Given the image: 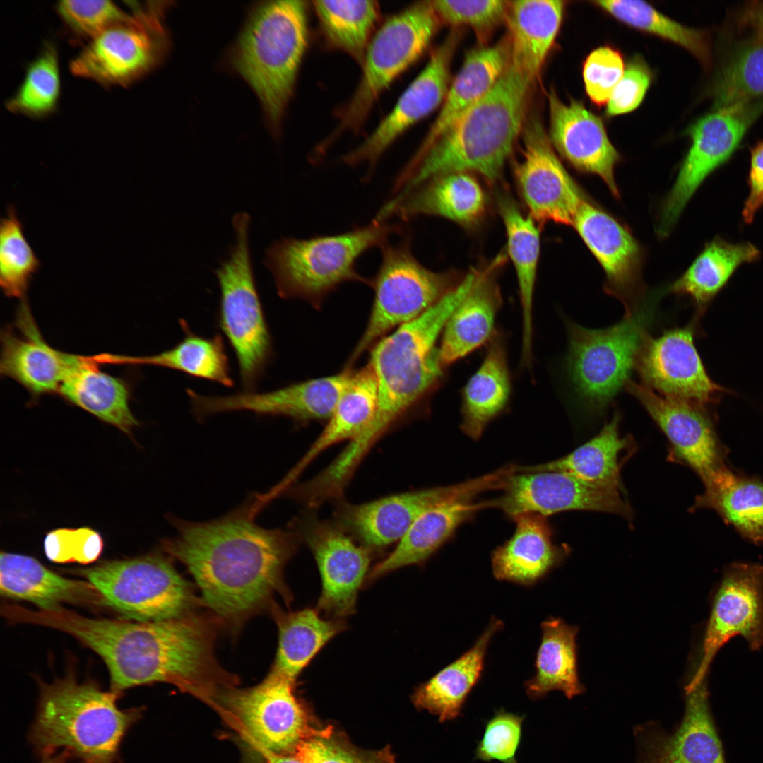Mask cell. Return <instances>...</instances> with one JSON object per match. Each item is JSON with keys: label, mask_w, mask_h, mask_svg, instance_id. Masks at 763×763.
Returning a JSON list of instances; mask_svg holds the SVG:
<instances>
[{"label": "cell", "mask_w": 763, "mask_h": 763, "mask_svg": "<svg viewBox=\"0 0 763 763\" xmlns=\"http://www.w3.org/2000/svg\"><path fill=\"white\" fill-rule=\"evenodd\" d=\"M24 622L54 628L85 644L105 663L111 691L168 682L211 699L230 678L214 655V628L190 614L156 622L91 618L59 608L25 609Z\"/></svg>", "instance_id": "cell-1"}, {"label": "cell", "mask_w": 763, "mask_h": 763, "mask_svg": "<svg viewBox=\"0 0 763 763\" xmlns=\"http://www.w3.org/2000/svg\"><path fill=\"white\" fill-rule=\"evenodd\" d=\"M254 510L247 504L204 522L173 516L175 536L162 543L193 576L203 603L231 623L264 608L283 588V567L296 548V533L258 526Z\"/></svg>", "instance_id": "cell-2"}, {"label": "cell", "mask_w": 763, "mask_h": 763, "mask_svg": "<svg viewBox=\"0 0 763 763\" xmlns=\"http://www.w3.org/2000/svg\"><path fill=\"white\" fill-rule=\"evenodd\" d=\"M475 282V276L468 274L435 304L398 326L370 349L368 365L377 379V406L365 430L343 449V456L349 463L360 464L390 428L439 385L445 368L440 362L437 340Z\"/></svg>", "instance_id": "cell-3"}, {"label": "cell", "mask_w": 763, "mask_h": 763, "mask_svg": "<svg viewBox=\"0 0 763 763\" xmlns=\"http://www.w3.org/2000/svg\"><path fill=\"white\" fill-rule=\"evenodd\" d=\"M532 83L509 63L494 87L403 170L401 192L451 172H475L496 180L523 129Z\"/></svg>", "instance_id": "cell-4"}, {"label": "cell", "mask_w": 763, "mask_h": 763, "mask_svg": "<svg viewBox=\"0 0 763 763\" xmlns=\"http://www.w3.org/2000/svg\"><path fill=\"white\" fill-rule=\"evenodd\" d=\"M40 697L28 740L42 758L63 748L84 763H117L121 743L141 718L142 709L121 710V694L106 692L73 674L39 682Z\"/></svg>", "instance_id": "cell-5"}, {"label": "cell", "mask_w": 763, "mask_h": 763, "mask_svg": "<svg viewBox=\"0 0 763 763\" xmlns=\"http://www.w3.org/2000/svg\"><path fill=\"white\" fill-rule=\"evenodd\" d=\"M307 4L272 1L252 13L232 52V64L259 97L277 131L308 46Z\"/></svg>", "instance_id": "cell-6"}, {"label": "cell", "mask_w": 763, "mask_h": 763, "mask_svg": "<svg viewBox=\"0 0 763 763\" xmlns=\"http://www.w3.org/2000/svg\"><path fill=\"white\" fill-rule=\"evenodd\" d=\"M378 215L369 224L331 235L307 239L283 237L266 250L264 263L271 271L278 295L300 298L319 307L329 293L347 282L371 285L357 262L367 251L387 242L398 226Z\"/></svg>", "instance_id": "cell-7"}, {"label": "cell", "mask_w": 763, "mask_h": 763, "mask_svg": "<svg viewBox=\"0 0 763 763\" xmlns=\"http://www.w3.org/2000/svg\"><path fill=\"white\" fill-rule=\"evenodd\" d=\"M249 223L246 213L233 217L236 242L215 275L220 291L218 325L235 353L244 391H254L273 350L252 269Z\"/></svg>", "instance_id": "cell-8"}, {"label": "cell", "mask_w": 763, "mask_h": 763, "mask_svg": "<svg viewBox=\"0 0 763 763\" xmlns=\"http://www.w3.org/2000/svg\"><path fill=\"white\" fill-rule=\"evenodd\" d=\"M440 20L430 1L408 6L374 32L362 64V76L350 100L338 112L339 124L323 142L325 149L343 132L362 128L379 96L425 52Z\"/></svg>", "instance_id": "cell-9"}, {"label": "cell", "mask_w": 763, "mask_h": 763, "mask_svg": "<svg viewBox=\"0 0 763 763\" xmlns=\"http://www.w3.org/2000/svg\"><path fill=\"white\" fill-rule=\"evenodd\" d=\"M654 312V304H643L602 329L569 323L567 369L577 392L593 409L604 408L625 386Z\"/></svg>", "instance_id": "cell-10"}, {"label": "cell", "mask_w": 763, "mask_h": 763, "mask_svg": "<svg viewBox=\"0 0 763 763\" xmlns=\"http://www.w3.org/2000/svg\"><path fill=\"white\" fill-rule=\"evenodd\" d=\"M107 605L136 621L156 622L191 614L196 600L187 581L158 554L102 562L79 569Z\"/></svg>", "instance_id": "cell-11"}, {"label": "cell", "mask_w": 763, "mask_h": 763, "mask_svg": "<svg viewBox=\"0 0 763 763\" xmlns=\"http://www.w3.org/2000/svg\"><path fill=\"white\" fill-rule=\"evenodd\" d=\"M381 249L382 262L371 284L374 296L369 317L346 367L351 368L389 331L420 316L459 284L421 265L406 241L386 242Z\"/></svg>", "instance_id": "cell-12"}, {"label": "cell", "mask_w": 763, "mask_h": 763, "mask_svg": "<svg viewBox=\"0 0 763 763\" xmlns=\"http://www.w3.org/2000/svg\"><path fill=\"white\" fill-rule=\"evenodd\" d=\"M133 14L90 40L70 62L73 75L110 86H129L163 60L168 50L163 5L129 2Z\"/></svg>", "instance_id": "cell-13"}, {"label": "cell", "mask_w": 763, "mask_h": 763, "mask_svg": "<svg viewBox=\"0 0 763 763\" xmlns=\"http://www.w3.org/2000/svg\"><path fill=\"white\" fill-rule=\"evenodd\" d=\"M295 682L270 671L247 689L224 688L217 696L236 719L242 733L266 755L295 752L306 740L327 733L319 728L294 693Z\"/></svg>", "instance_id": "cell-14"}, {"label": "cell", "mask_w": 763, "mask_h": 763, "mask_svg": "<svg viewBox=\"0 0 763 763\" xmlns=\"http://www.w3.org/2000/svg\"><path fill=\"white\" fill-rule=\"evenodd\" d=\"M506 471L459 483L409 491L371 502L352 504L342 501L336 510L335 523L356 537L367 548H382L398 543L417 519L429 509L444 503L473 499L480 493L501 490Z\"/></svg>", "instance_id": "cell-15"}, {"label": "cell", "mask_w": 763, "mask_h": 763, "mask_svg": "<svg viewBox=\"0 0 763 763\" xmlns=\"http://www.w3.org/2000/svg\"><path fill=\"white\" fill-rule=\"evenodd\" d=\"M763 112V102L714 109L687 130L690 148L661 207V237L668 235L704 179L738 148L747 129Z\"/></svg>", "instance_id": "cell-16"}, {"label": "cell", "mask_w": 763, "mask_h": 763, "mask_svg": "<svg viewBox=\"0 0 763 763\" xmlns=\"http://www.w3.org/2000/svg\"><path fill=\"white\" fill-rule=\"evenodd\" d=\"M736 636L744 638L752 651L763 646V567L759 564L733 563L724 569L688 680L697 682L707 678L718 651Z\"/></svg>", "instance_id": "cell-17"}, {"label": "cell", "mask_w": 763, "mask_h": 763, "mask_svg": "<svg viewBox=\"0 0 763 763\" xmlns=\"http://www.w3.org/2000/svg\"><path fill=\"white\" fill-rule=\"evenodd\" d=\"M352 368L329 377L308 379L266 392L246 391L205 396L187 389L192 413L198 419L223 413L247 411L284 416L297 421L328 420L353 374Z\"/></svg>", "instance_id": "cell-18"}, {"label": "cell", "mask_w": 763, "mask_h": 763, "mask_svg": "<svg viewBox=\"0 0 763 763\" xmlns=\"http://www.w3.org/2000/svg\"><path fill=\"white\" fill-rule=\"evenodd\" d=\"M636 763H726L711 714L707 678L685 686V711L673 732L657 721L637 725Z\"/></svg>", "instance_id": "cell-19"}, {"label": "cell", "mask_w": 763, "mask_h": 763, "mask_svg": "<svg viewBox=\"0 0 763 763\" xmlns=\"http://www.w3.org/2000/svg\"><path fill=\"white\" fill-rule=\"evenodd\" d=\"M503 493L487 500L488 508L508 516L526 512L544 516L568 510H591L632 518V510L620 492L598 489L561 471L519 472L510 475Z\"/></svg>", "instance_id": "cell-20"}, {"label": "cell", "mask_w": 763, "mask_h": 763, "mask_svg": "<svg viewBox=\"0 0 763 763\" xmlns=\"http://www.w3.org/2000/svg\"><path fill=\"white\" fill-rule=\"evenodd\" d=\"M523 157L515 175L531 217L573 225L586 199L556 156L537 117L522 129Z\"/></svg>", "instance_id": "cell-21"}, {"label": "cell", "mask_w": 763, "mask_h": 763, "mask_svg": "<svg viewBox=\"0 0 763 763\" xmlns=\"http://www.w3.org/2000/svg\"><path fill=\"white\" fill-rule=\"evenodd\" d=\"M296 531L310 548L321 574L318 606L336 617L350 615L370 563L368 548L355 543L336 523L308 515Z\"/></svg>", "instance_id": "cell-22"}, {"label": "cell", "mask_w": 763, "mask_h": 763, "mask_svg": "<svg viewBox=\"0 0 763 763\" xmlns=\"http://www.w3.org/2000/svg\"><path fill=\"white\" fill-rule=\"evenodd\" d=\"M458 41L451 33L434 50L428 63L403 92L390 112L360 145L342 158L350 166L373 168L386 150L410 126L434 111L449 88V68Z\"/></svg>", "instance_id": "cell-23"}, {"label": "cell", "mask_w": 763, "mask_h": 763, "mask_svg": "<svg viewBox=\"0 0 763 763\" xmlns=\"http://www.w3.org/2000/svg\"><path fill=\"white\" fill-rule=\"evenodd\" d=\"M635 367L644 385L665 396L697 406L710 402L720 389L709 377L693 341L691 326L647 336Z\"/></svg>", "instance_id": "cell-24"}, {"label": "cell", "mask_w": 763, "mask_h": 763, "mask_svg": "<svg viewBox=\"0 0 763 763\" xmlns=\"http://www.w3.org/2000/svg\"><path fill=\"white\" fill-rule=\"evenodd\" d=\"M625 387L665 433L675 454L694 470L704 484L727 468L723 446L699 406L658 394L630 379Z\"/></svg>", "instance_id": "cell-25"}, {"label": "cell", "mask_w": 763, "mask_h": 763, "mask_svg": "<svg viewBox=\"0 0 763 763\" xmlns=\"http://www.w3.org/2000/svg\"><path fill=\"white\" fill-rule=\"evenodd\" d=\"M0 373L24 387L32 399L55 394L78 355L57 350L42 336L26 301L13 325L1 332Z\"/></svg>", "instance_id": "cell-26"}, {"label": "cell", "mask_w": 763, "mask_h": 763, "mask_svg": "<svg viewBox=\"0 0 763 763\" xmlns=\"http://www.w3.org/2000/svg\"><path fill=\"white\" fill-rule=\"evenodd\" d=\"M606 276L605 291L625 307V317L640 306L641 252L632 235L611 215L586 199L573 225Z\"/></svg>", "instance_id": "cell-27"}, {"label": "cell", "mask_w": 763, "mask_h": 763, "mask_svg": "<svg viewBox=\"0 0 763 763\" xmlns=\"http://www.w3.org/2000/svg\"><path fill=\"white\" fill-rule=\"evenodd\" d=\"M548 98L553 145L572 166L598 176L619 198L614 171L620 155L601 119L579 101L564 102L554 90Z\"/></svg>", "instance_id": "cell-28"}, {"label": "cell", "mask_w": 763, "mask_h": 763, "mask_svg": "<svg viewBox=\"0 0 763 763\" xmlns=\"http://www.w3.org/2000/svg\"><path fill=\"white\" fill-rule=\"evenodd\" d=\"M512 519L514 534L492 551V574L497 580L530 587L563 562L567 548L553 543L545 516L526 512Z\"/></svg>", "instance_id": "cell-29"}, {"label": "cell", "mask_w": 763, "mask_h": 763, "mask_svg": "<svg viewBox=\"0 0 763 763\" xmlns=\"http://www.w3.org/2000/svg\"><path fill=\"white\" fill-rule=\"evenodd\" d=\"M1 594L33 603L39 610L58 609L62 603L106 605L88 581L64 578L30 556L1 552Z\"/></svg>", "instance_id": "cell-30"}, {"label": "cell", "mask_w": 763, "mask_h": 763, "mask_svg": "<svg viewBox=\"0 0 763 763\" xmlns=\"http://www.w3.org/2000/svg\"><path fill=\"white\" fill-rule=\"evenodd\" d=\"M486 197L479 182L469 172H457L433 177L417 187L400 193L381 211L387 217L403 219L417 215H439L469 225L483 213Z\"/></svg>", "instance_id": "cell-31"}, {"label": "cell", "mask_w": 763, "mask_h": 763, "mask_svg": "<svg viewBox=\"0 0 763 763\" xmlns=\"http://www.w3.org/2000/svg\"><path fill=\"white\" fill-rule=\"evenodd\" d=\"M93 356L78 355L58 394L68 403L126 434L139 425L130 408L131 389L98 367Z\"/></svg>", "instance_id": "cell-32"}, {"label": "cell", "mask_w": 763, "mask_h": 763, "mask_svg": "<svg viewBox=\"0 0 763 763\" xmlns=\"http://www.w3.org/2000/svg\"><path fill=\"white\" fill-rule=\"evenodd\" d=\"M503 626L502 620L492 617L466 652L415 689L413 694L415 706L437 716L441 723L457 718L481 677L490 641Z\"/></svg>", "instance_id": "cell-33"}, {"label": "cell", "mask_w": 763, "mask_h": 763, "mask_svg": "<svg viewBox=\"0 0 763 763\" xmlns=\"http://www.w3.org/2000/svg\"><path fill=\"white\" fill-rule=\"evenodd\" d=\"M509 59V40L473 49L466 55L448 88L439 114L413 160L418 159L463 112L494 87L508 66Z\"/></svg>", "instance_id": "cell-34"}, {"label": "cell", "mask_w": 763, "mask_h": 763, "mask_svg": "<svg viewBox=\"0 0 763 763\" xmlns=\"http://www.w3.org/2000/svg\"><path fill=\"white\" fill-rule=\"evenodd\" d=\"M564 2L519 0L508 4L509 64L532 83L538 76L562 20Z\"/></svg>", "instance_id": "cell-35"}, {"label": "cell", "mask_w": 763, "mask_h": 763, "mask_svg": "<svg viewBox=\"0 0 763 763\" xmlns=\"http://www.w3.org/2000/svg\"><path fill=\"white\" fill-rule=\"evenodd\" d=\"M487 502L459 500L433 507L413 524L394 550L377 563L370 573L375 579L399 568L422 564L480 511Z\"/></svg>", "instance_id": "cell-36"}, {"label": "cell", "mask_w": 763, "mask_h": 763, "mask_svg": "<svg viewBox=\"0 0 763 763\" xmlns=\"http://www.w3.org/2000/svg\"><path fill=\"white\" fill-rule=\"evenodd\" d=\"M495 265L483 273L456 308L442 331L439 355L445 368L490 340L502 305L497 283L491 273Z\"/></svg>", "instance_id": "cell-37"}, {"label": "cell", "mask_w": 763, "mask_h": 763, "mask_svg": "<svg viewBox=\"0 0 763 763\" xmlns=\"http://www.w3.org/2000/svg\"><path fill=\"white\" fill-rule=\"evenodd\" d=\"M620 416L615 413L599 433L569 454L532 466H519V472L561 471L591 487L621 493L620 470L623 452L633 447L629 437L619 433Z\"/></svg>", "instance_id": "cell-38"}, {"label": "cell", "mask_w": 763, "mask_h": 763, "mask_svg": "<svg viewBox=\"0 0 763 763\" xmlns=\"http://www.w3.org/2000/svg\"><path fill=\"white\" fill-rule=\"evenodd\" d=\"M511 390L504 341L495 333L482 364L463 389L461 431L473 440L480 439L490 422L507 407Z\"/></svg>", "instance_id": "cell-39"}, {"label": "cell", "mask_w": 763, "mask_h": 763, "mask_svg": "<svg viewBox=\"0 0 763 763\" xmlns=\"http://www.w3.org/2000/svg\"><path fill=\"white\" fill-rule=\"evenodd\" d=\"M541 641L535 661V674L525 681L526 695L538 700L554 690L572 699L585 692L577 667L579 627L560 617H549L541 625Z\"/></svg>", "instance_id": "cell-40"}, {"label": "cell", "mask_w": 763, "mask_h": 763, "mask_svg": "<svg viewBox=\"0 0 763 763\" xmlns=\"http://www.w3.org/2000/svg\"><path fill=\"white\" fill-rule=\"evenodd\" d=\"M180 325L182 339L172 348L147 356H124L110 353L97 355L100 363L152 365L181 372L195 378L234 385L224 341L220 335L204 337L194 333L186 321Z\"/></svg>", "instance_id": "cell-41"}, {"label": "cell", "mask_w": 763, "mask_h": 763, "mask_svg": "<svg viewBox=\"0 0 763 763\" xmlns=\"http://www.w3.org/2000/svg\"><path fill=\"white\" fill-rule=\"evenodd\" d=\"M377 401V379L367 364L354 372L324 429L288 473L290 478L294 480L316 457L331 446L355 439L372 419Z\"/></svg>", "instance_id": "cell-42"}, {"label": "cell", "mask_w": 763, "mask_h": 763, "mask_svg": "<svg viewBox=\"0 0 763 763\" xmlns=\"http://www.w3.org/2000/svg\"><path fill=\"white\" fill-rule=\"evenodd\" d=\"M507 236L509 255L516 272L522 310L521 365L532 362L533 298L540 253V234L531 216L526 217L511 199L499 200Z\"/></svg>", "instance_id": "cell-43"}, {"label": "cell", "mask_w": 763, "mask_h": 763, "mask_svg": "<svg viewBox=\"0 0 763 763\" xmlns=\"http://www.w3.org/2000/svg\"><path fill=\"white\" fill-rule=\"evenodd\" d=\"M704 485L692 509H712L743 536L763 544V483L726 468Z\"/></svg>", "instance_id": "cell-44"}, {"label": "cell", "mask_w": 763, "mask_h": 763, "mask_svg": "<svg viewBox=\"0 0 763 763\" xmlns=\"http://www.w3.org/2000/svg\"><path fill=\"white\" fill-rule=\"evenodd\" d=\"M278 645L271 671L294 682L319 650L344 625L322 619L312 609H304L277 617Z\"/></svg>", "instance_id": "cell-45"}, {"label": "cell", "mask_w": 763, "mask_h": 763, "mask_svg": "<svg viewBox=\"0 0 763 763\" xmlns=\"http://www.w3.org/2000/svg\"><path fill=\"white\" fill-rule=\"evenodd\" d=\"M320 30L329 47L362 66L379 18L376 1H314Z\"/></svg>", "instance_id": "cell-46"}, {"label": "cell", "mask_w": 763, "mask_h": 763, "mask_svg": "<svg viewBox=\"0 0 763 763\" xmlns=\"http://www.w3.org/2000/svg\"><path fill=\"white\" fill-rule=\"evenodd\" d=\"M759 250L750 243L715 240L704 248L688 269L668 287V292L688 295L702 307L726 284L742 264L757 259Z\"/></svg>", "instance_id": "cell-47"}, {"label": "cell", "mask_w": 763, "mask_h": 763, "mask_svg": "<svg viewBox=\"0 0 763 763\" xmlns=\"http://www.w3.org/2000/svg\"><path fill=\"white\" fill-rule=\"evenodd\" d=\"M714 109L763 102V38L739 46L723 64L714 79Z\"/></svg>", "instance_id": "cell-48"}, {"label": "cell", "mask_w": 763, "mask_h": 763, "mask_svg": "<svg viewBox=\"0 0 763 763\" xmlns=\"http://www.w3.org/2000/svg\"><path fill=\"white\" fill-rule=\"evenodd\" d=\"M593 3L622 23L682 46L702 64H709L710 49L706 35L673 20L648 3L635 0Z\"/></svg>", "instance_id": "cell-49"}, {"label": "cell", "mask_w": 763, "mask_h": 763, "mask_svg": "<svg viewBox=\"0 0 763 763\" xmlns=\"http://www.w3.org/2000/svg\"><path fill=\"white\" fill-rule=\"evenodd\" d=\"M60 90L58 52L54 43L47 42L28 64L22 83L5 106L13 114L44 118L56 110Z\"/></svg>", "instance_id": "cell-50"}, {"label": "cell", "mask_w": 763, "mask_h": 763, "mask_svg": "<svg viewBox=\"0 0 763 763\" xmlns=\"http://www.w3.org/2000/svg\"><path fill=\"white\" fill-rule=\"evenodd\" d=\"M40 266L16 208L10 206L0 224V285L4 293L23 298Z\"/></svg>", "instance_id": "cell-51"}, {"label": "cell", "mask_w": 763, "mask_h": 763, "mask_svg": "<svg viewBox=\"0 0 763 763\" xmlns=\"http://www.w3.org/2000/svg\"><path fill=\"white\" fill-rule=\"evenodd\" d=\"M55 8L63 24L73 36L89 41L129 16L108 0L61 1Z\"/></svg>", "instance_id": "cell-52"}, {"label": "cell", "mask_w": 763, "mask_h": 763, "mask_svg": "<svg viewBox=\"0 0 763 763\" xmlns=\"http://www.w3.org/2000/svg\"><path fill=\"white\" fill-rule=\"evenodd\" d=\"M295 752L306 763H395L389 747L363 750L333 729L304 740Z\"/></svg>", "instance_id": "cell-53"}, {"label": "cell", "mask_w": 763, "mask_h": 763, "mask_svg": "<svg viewBox=\"0 0 763 763\" xmlns=\"http://www.w3.org/2000/svg\"><path fill=\"white\" fill-rule=\"evenodd\" d=\"M524 715L501 708L485 725L483 738L475 750V759L502 763H517L516 755L522 736Z\"/></svg>", "instance_id": "cell-54"}, {"label": "cell", "mask_w": 763, "mask_h": 763, "mask_svg": "<svg viewBox=\"0 0 763 763\" xmlns=\"http://www.w3.org/2000/svg\"><path fill=\"white\" fill-rule=\"evenodd\" d=\"M440 20L454 26H469L483 32L507 17L508 4L502 0L430 1Z\"/></svg>", "instance_id": "cell-55"}, {"label": "cell", "mask_w": 763, "mask_h": 763, "mask_svg": "<svg viewBox=\"0 0 763 763\" xmlns=\"http://www.w3.org/2000/svg\"><path fill=\"white\" fill-rule=\"evenodd\" d=\"M625 70L621 54L609 46L593 50L583 64L586 92L598 106L607 105Z\"/></svg>", "instance_id": "cell-56"}, {"label": "cell", "mask_w": 763, "mask_h": 763, "mask_svg": "<svg viewBox=\"0 0 763 763\" xmlns=\"http://www.w3.org/2000/svg\"><path fill=\"white\" fill-rule=\"evenodd\" d=\"M44 548L47 557L53 562L86 564L100 557L103 540L98 532L88 527L59 528L46 535Z\"/></svg>", "instance_id": "cell-57"}, {"label": "cell", "mask_w": 763, "mask_h": 763, "mask_svg": "<svg viewBox=\"0 0 763 763\" xmlns=\"http://www.w3.org/2000/svg\"><path fill=\"white\" fill-rule=\"evenodd\" d=\"M651 80L650 71L641 59L631 61L610 95L606 114L617 116L634 110L642 102Z\"/></svg>", "instance_id": "cell-58"}, {"label": "cell", "mask_w": 763, "mask_h": 763, "mask_svg": "<svg viewBox=\"0 0 763 763\" xmlns=\"http://www.w3.org/2000/svg\"><path fill=\"white\" fill-rule=\"evenodd\" d=\"M750 187V194L743 211L744 220L748 223L753 220L756 212L763 205V141L751 152Z\"/></svg>", "instance_id": "cell-59"}, {"label": "cell", "mask_w": 763, "mask_h": 763, "mask_svg": "<svg viewBox=\"0 0 763 763\" xmlns=\"http://www.w3.org/2000/svg\"><path fill=\"white\" fill-rule=\"evenodd\" d=\"M742 22L751 27L757 37L763 38V1L751 2L747 6L742 16Z\"/></svg>", "instance_id": "cell-60"}, {"label": "cell", "mask_w": 763, "mask_h": 763, "mask_svg": "<svg viewBox=\"0 0 763 763\" xmlns=\"http://www.w3.org/2000/svg\"><path fill=\"white\" fill-rule=\"evenodd\" d=\"M264 763H306L296 752L266 756Z\"/></svg>", "instance_id": "cell-61"}, {"label": "cell", "mask_w": 763, "mask_h": 763, "mask_svg": "<svg viewBox=\"0 0 763 763\" xmlns=\"http://www.w3.org/2000/svg\"><path fill=\"white\" fill-rule=\"evenodd\" d=\"M71 757H72L71 755L68 751L63 750L61 752L57 755L42 758L41 763H66Z\"/></svg>", "instance_id": "cell-62"}]
</instances>
